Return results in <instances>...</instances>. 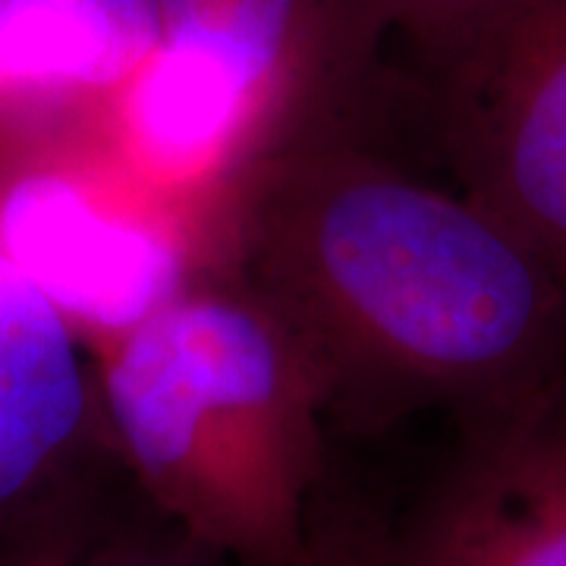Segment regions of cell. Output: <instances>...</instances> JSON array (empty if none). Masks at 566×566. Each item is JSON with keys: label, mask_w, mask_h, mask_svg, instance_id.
Segmentation results:
<instances>
[{"label": "cell", "mask_w": 566, "mask_h": 566, "mask_svg": "<svg viewBox=\"0 0 566 566\" xmlns=\"http://www.w3.org/2000/svg\"><path fill=\"white\" fill-rule=\"evenodd\" d=\"M324 129L259 164L227 202L214 262L281 322L331 438L381 441L566 365V286L457 182Z\"/></svg>", "instance_id": "1"}, {"label": "cell", "mask_w": 566, "mask_h": 566, "mask_svg": "<svg viewBox=\"0 0 566 566\" xmlns=\"http://www.w3.org/2000/svg\"><path fill=\"white\" fill-rule=\"evenodd\" d=\"M92 349L117 465L142 501L240 566L300 564L334 438L281 322L205 264Z\"/></svg>", "instance_id": "2"}, {"label": "cell", "mask_w": 566, "mask_h": 566, "mask_svg": "<svg viewBox=\"0 0 566 566\" xmlns=\"http://www.w3.org/2000/svg\"><path fill=\"white\" fill-rule=\"evenodd\" d=\"M158 17L98 151L205 221L283 148L371 117L385 85L375 0H158Z\"/></svg>", "instance_id": "3"}, {"label": "cell", "mask_w": 566, "mask_h": 566, "mask_svg": "<svg viewBox=\"0 0 566 566\" xmlns=\"http://www.w3.org/2000/svg\"><path fill=\"white\" fill-rule=\"evenodd\" d=\"M0 249L104 344L214 259V230L88 148L0 161Z\"/></svg>", "instance_id": "4"}, {"label": "cell", "mask_w": 566, "mask_h": 566, "mask_svg": "<svg viewBox=\"0 0 566 566\" xmlns=\"http://www.w3.org/2000/svg\"><path fill=\"white\" fill-rule=\"evenodd\" d=\"M444 438L394 513H368V566H566V365L438 416Z\"/></svg>", "instance_id": "5"}, {"label": "cell", "mask_w": 566, "mask_h": 566, "mask_svg": "<svg viewBox=\"0 0 566 566\" xmlns=\"http://www.w3.org/2000/svg\"><path fill=\"white\" fill-rule=\"evenodd\" d=\"M416 85L453 182L566 286V0H506Z\"/></svg>", "instance_id": "6"}, {"label": "cell", "mask_w": 566, "mask_h": 566, "mask_svg": "<svg viewBox=\"0 0 566 566\" xmlns=\"http://www.w3.org/2000/svg\"><path fill=\"white\" fill-rule=\"evenodd\" d=\"M114 460L95 349L0 249V535L80 494Z\"/></svg>", "instance_id": "7"}, {"label": "cell", "mask_w": 566, "mask_h": 566, "mask_svg": "<svg viewBox=\"0 0 566 566\" xmlns=\"http://www.w3.org/2000/svg\"><path fill=\"white\" fill-rule=\"evenodd\" d=\"M158 39V0H0V161L98 148Z\"/></svg>", "instance_id": "8"}, {"label": "cell", "mask_w": 566, "mask_h": 566, "mask_svg": "<svg viewBox=\"0 0 566 566\" xmlns=\"http://www.w3.org/2000/svg\"><path fill=\"white\" fill-rule=\"evenodd\" d=\"M506 0H375L387 41L403 48L416 80L453 61Z\"/></svg>", "instance_id": "9"}, {"label": "cell", "mask_w": 566, "mask_h": 566, "mask_svg": "<svg viewBox=\"0 0 566 566\" xmlns=\"http://www.w3.org/2000/svg\"><path fill=\"white\" fill-rule=\"evenodd\" d=\"M139 504V520L111 538H95L82 566H240L177 523H170L142 497Z\"/></svg>", "instance_id": "10"}, {"label": "cell", "mask_w": 566, "mask_h": 566, "mask_svg": "<svg viewBox=\"0 0 566 566\" xmlns=\"http://www.w3.org/2000/svg\"><path fill=\"white\" fill-rule=\"evenodd\" d=\"M98 532L82 494L39 513L3 535L0 566H82Z\"/></svg>", "instance_id": "11"}, {"label": "cell", "mask_w": 566, "mask_h": 566, "mask_svg": "<svg viewBox=\"0 0 566 566\" xmlns=\"http://www.w3.org/2000/svg\"><path fill=\"white\" fill-rule=\"evenodd\" d=\"M296 566H368V513L363 497L337 488L334 479L327 482Z\"/></svg>", "instance_id": "12"}]
</instances>
